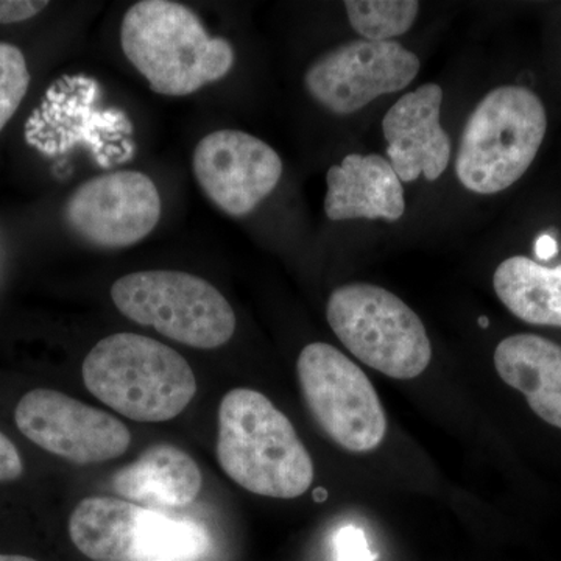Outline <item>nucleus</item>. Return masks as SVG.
I'll list each match as a JSON object with an SVG mask.
<instances>
[{"label":"nucleus","mask_w":561,"mask_h":561,"mask_svg":"<svg viewBox=\"0 0 561 561\" xmlns=\"http://www.w3.org/2000/svg\"><path fill=\"white\" fill-rule=\"evenodd\" d=\"M217 460L253 494L295 500L311 489L313 463L290 420L265 394L234 389L219 408Z\"/></svg>","instance_id":"nucleus-1"},{"label":"nucleus","mask_w":561,"mask_h":561,"mask_svg":"<svg viewBox=\"0 0 561 561\" xmlns=\"http://www.w3.org/2000/svg\"><path fill=\"white\" fill-rule=\"evenodd\" d=\"M121 46L151 91L171 98L216 83L234 65L227 39L209 35L190 7L169 0L130 7L122 20Z\"/></svg>","instance_id":"nucleus-2"},{"label":"nucleus","mask_w":561,"mask_h":561,"mask_svg":"<svg viewBox=\"0 0 561 561\" xmlns=\"http://www.w3.org/2000/svg\"><path fill=\"white\" fill-rule=\"evenodd\" d=\"M87 389L103 404L140 423L176 419L197 394L186 359L146 335H108L83 362Z\"/></svg>","instance_id":"nucleus-3"},{"label":"nucleus","mask_w":561,"mask_h":561,"mask_svg":"<svg viewBox=\"0 0 561 561\" xmlns=\"http://www.w3.org/2000/svg\"><path fill=\"white\" fill-rule=\"evenodd\" d=\"M548 130V114L534 91L501 87L472 111L461 133L456 173L474 194L508 190L530 168Z\"/></svg>","instance_id":"nucleus-4"},{"label":"nucleus","mask_w":561,"mask_h":561,"mask_svg":"<svg viewBox=\"0 0 561 561\" xmlns=\"http://www.w3.org/2000/svg\"><path fill=\"white\" fill-rule=\"evenodd\" d=\"M328 323L351 354L393 379H413L430 367L432 345L415 312L390 290L346 284L332 291Z\"/></svg>","instance_id":"nucleus-5"},{"label":"nucleus","mask_w":561,"mask_h":561,"mask_svg":"<svg viewBox=\"0 0 561 561\" xmlns=\"http://www.w3.org/2000/svg\"><path fill=\"white\" fill-rule=\"evenodd\" d=\"M111 298L122 316L192 348H219L236 331V313L227 298L190 273H130L113 284Z\"/></svg>","instance_id":"nucleus-6"},{"label":"nucleus","mask_w":561,"mask_h":561,"mask_svg":"<svg viewBox=\"0 0 561 561\" xmlns=\"http://www.w3.org/2000/svg\"><path fill=\"white\" fill-rule=\"evenodd\" d=\"M302 398L320 430L351 453H368L387 432L382 402L368 376L328 343L305 346L297 362Z\"/></svg>","instance_id":"nucleus-7"},{"label":"nucleus","mask_w":561,"mask_h":561,"mask_svg":"<svg viewBox=\"0 0 561 561\" xmlns=\"http://www.w3.org/2000/svg\"><path fill=\"white\" fill-rule=\"evenodd\" d=\"M421 62L397 41L357 39L321 55L306 70L313 101L335 114H353L381 95L405 90Z\"/></svg>","instance_id":"nucleus-8"},{"label":"nucleus","mask_w":561,"mask_h":561,"mask_svg":"<svg viewBox=\"0 0 561 561\" xmlns=\"http://www.w3.org/2000/svg\"><path fill=\"white\" fill-rule=\"evenodd\" d=\"M14 421L28 440L77 465L117 459L131 443L130 431L116 416L61 391H28L18 404Z\"/></svg>","instance_id":"nucleus-9"},{"label":"nucleus","mask_w":561,"mask_h":561,"mask_svg":"<svg viewBox=\"0 0 561 561\" xmlns=\"http://www.w3.org/2000/svg\"><path fill=\"white\" fill-rule=\"evenodd\" d=\"M65 219L99 249H127L146 239L161 219L158 187L142 172L119 171L84 181L70 194Z\"/></svg>","instance_id":"nucleus-10"},{"label":"nucleus","mask_w":561,"mask_h":561,"mask_svg":"<svg viewBox=\"0 0 561 561\" xmlns=\"http://www.w3.org/2000/svg\"><path fill=\"white\" fill-rule=\"evenodd\" d=\"M192 168L206 197L232 217L256 209L283 175L279 154L264 140L239 130L205 136L195 147Z\"/></svg>","instance_id":"nucleus-11"},{"label":"nucleus","mask_w":561,"mask_h":561,"mask_svg":"<svg viewBox=\"0 0 561 561\" xmlns=\"http://www.w3.org/2000/svg\"><path fill=\"white\" fill-rule=\"evenodd\" d=\"M179 519L116 497H87L73 508L69 535L92 561H142L172 556Z\"/></svg>","instance_id":"nucleus-12"},{"label":"nucleus","mask_w":561,"mask_h":561,"mask_svg":"<svg viewBox=\"0 0 561 561\" xmlns=\"http://www.w3.org/2000/svg\"><path fill=\"white\" fill-rule=\"evenodd\" d=\"M443 90L427 83L402 95L382 121L389 162L401 181L440 179L451 160V140L440 125Z\"/></svg>","instance_id":"nucleus-13"},{"label":"nucleus","mask_w":561,"mask_h":561,"mask_svg":"<svg viewBox=\"0 0 561 561\" xmlns=\"http://www.w3.org/2000/svg\"><path fill=\"white\" fill-rule=\"evenodd\" d=\"M324 213L331 220H400L404 190L389 161L379 154H348L327 175Z\"/></svg>","instance_id":"nucleus-14"},{"label":"nucleus","mask_w":561,"mask_h":561,"mask_svg":"<svg viewBox=\"0 0 561 561\" xmlns=\"http://www.w3.org/2000/svg\"><path fill=\"white\" fill-rule=\"evenodd\" d=\"M113 489L124 500L151 511L186 507L201 493L202 472L190 454L160 443L117 471Z\"/></svg>","instance_id":"nucleus-15"},{"label":"nucleus","mask_w":561,"mask_h":561,"mask_svg":"<svg viewBox=\"0 0 561 561\" xmlns=\"http://www.w3.org/2000/svg\"><path fill=\"white\" fill-rule=\"evenodd\" d=\"M502 381L522 391L531 411L561 430V346L541 335L516 334L494 351Z\"/></svg>","instance_id":"nucleus-16"},{"label":"nucleus","mask_w":561,"mask_h":561,"mask_svg":"<svg viewBox=\"0 0 561 561\" xmlns=\"http://www.w3.org/2000/svg\"><path fill=\"white\" fill-rule=\"evenodd\" d=\"M493 286L519 320L561 328V264L549 268L529 257H508L494 272Z\"/></svg>","instance_id":"nucleus-17"},{"label":"nucleus","mask_w":561,"mask_h":561,"mask_svg":"<svg viewBox=\"0 0 561 561\" xmlns=\"http://www.w3.org/2000/svg\"><path fill=\"white\" fill-rule=\"evenodd\" d=\"M351 27L362 39L391 41L411 31L420 13L415 0H348L345 2Z\"/></svg>","instance_id":"nucleus-18"},{"label":"nucleus","mask_w":561,"mask_h":561,"mask_svg":"<svg viewBox=\"0 0 561 561\" xmlns=\"http://www.w3.org/2000/svg\"><path fill=\"white\" fill-rule=\"evenodd\" d=\"M31 87V72L16 46L0 43V131L20 108Z\"/></svg>","instance_id":"nucleus-19"},{"label":"nucleus","mask_w":561,"mask_h":561,"mask_svg":"<svg viewBox=\"0 0 561 561\" xmlns=\"http://www.w3.org/2000/svg\"><path fill=\"white\" fill-rule=\"evenodd\" d=\"M335 561H375L367 537L359 527L348 524L334 538Z\"/></svg>","instance_id":"nucleus-20"},{"label":"nucleus","mask_w":561,"mask_h":561,"mask_svg":"<svg viewBox=\"0 0 561 561\" xmlns=\"http://www.w3.org/2000/svg\"><path fill=\"white\" fill-rule=\"evenodd\" d=\"M49 3L36 0H0V24L28 21L46 9Z\"/></svg>","instance_id":"nucleus-21"},{"label":"nucleus","mask_w":561,"mask_h":561,"mask_svg":"<svg viewBox=\"0 0 561 561\" xmlns=\"http://www.w3.org/2000/svg\"><path fill=\"white\" fill-rule=\"evenodd\" d=\"M24 471L21 454L13 442L0 432V482L16 481Z\"/></svg>","instance_id":"nucleus-22"},{"label":"nucleus","mask_w":561,"mask_h":561,"mask_svg":"<svg viewBox=\"0 0 561 561\" xmlns=\"http://www.w3.org/2000/svg\"><path fill=\"white\" fill-rule=\"evenodd\" d=\"M535 250H537L538 256L545 257L546 260V257H551L552 254L556 253L557 243L551 236L545 234L538 239L537 249Z\"/></svg>","instance_id":"nucleus-23"},{"label":"nucleus","mask_w":561,"mask_h":561,"mask_svg":"<svg viewBox=\"0 0 561 561\" xmlns=\"http://www.w3.org/2000/svg\"><path fill=\"white\" fill-rule=\"evenodd\" d=\"M0 561H38V560L31 559V557L5 556V553H0Z\"/></svg>","instance_id":"nucleus-24"},{"label":"nucleus","mask_w":561,"mask_h":561,"mask_svg":"<svg viewBox=\"0 0 561 561\" xmlns=\"http://www.w3.org/2000/svg\"><path fill=\"white\" fill-rule=\"evenodd\" d=\"M142 561H180V560L165 559V557H151V559H146Z\"/></svg>","instance_id":"nucleus-25"},{"label":"nucleus","mask_w":561,"mask_h":561,"mask_svg":"<svg viewBox=\"0 0 561 561\" xmlns=\"http://www.w3.org/2000/svg\"><path fill=\"white\" fill-rule=\"evenodd\" d=\"M479 324H481L482 328H486L489 327L490 321L486 319V317H481V319H479Z\"/></svg>","instance_id":"nucleus-26"}]
</instances>
